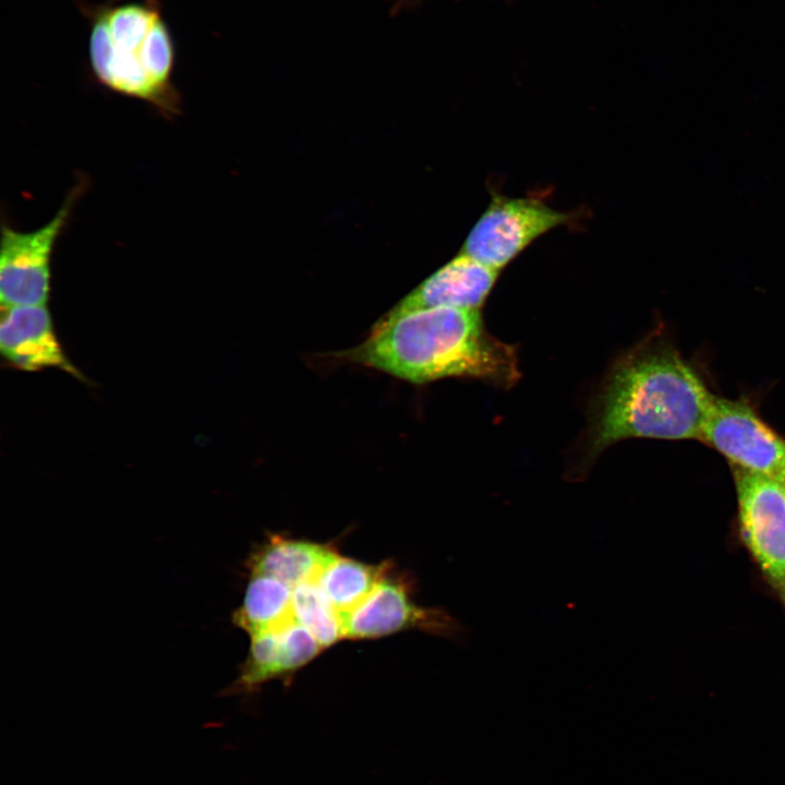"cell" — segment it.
<instances>
[{
	"mask_svg": "<svg viewBox=\"0 0 785 785\" xmlns=\"http://www.w3.org/2000/svg\"><path fill=\"white\" fill-rule=\"evenodd\" d=\"M86 186L80 180L62 206L45 226L29 232L3 225L0 249V300L2 307L46 305L50 291L53 247L73 207Z\"/></svg>",
	"mask_w": 785,
	"mask_h": 785,
	"instance_id": "5",
	"label": "cell"
},
{
	"mask_svg": "<svg viewBox=\"0 0 785 785\" xmlns=\"http://www.w3.org/2000/svg\"><path fill=\"white\" fill-rule=\"evenodd\" d=\"M575 216L535 197L492 193L491 202L468 234L460 253L502 271L535 240Z\"/></svg>",
	"mask_w": 785,
	"mask_h": 785,
	"instance_id": "4",
	"label": "cell"
},
{
	"mask_svg": "<svg viewBox=\"0 0 785 785\" xmlns=\"http://www.w3.org/2000/svg\"><path fill=\"white\" fill-rule=\"evenodd\" d=\"M76 5L88 22V60L96 81L148 102L167 118L178 114L176 44L160 1L78 0Z\"/></svg>",
	"mask_w": 785,
	"mask_h": 785,
	"instance_id": "3",
	"label": "cell"
},
{
	"mask_svg": "<svg viewBox=\"0 0 785 785\" xmlns=\"http://www.w3.org/2000/svg\"><path fill=\"white\" fill-rule=\"evenodd\" d=\"M292 619V588L270 576L250 575L242 603L232 614L234 626L252 636Z\"/></svg>",
	"mask_w": 785,
	"mask_h": 785,
	"instance_id": "13",
	"label": "cell"
},
{
	"mask_svg": "<svg viewBox=\"0 0 785 785\" xmlns=\"http://www.w3.org/2000/svg\"><path fill=\"white\" fill-rule=\"evenodd\" d=\"M338 357L420 385L458 377L507 389L520 378L517 349L487 331L481 310L394 307Z\"/></svg>",
	"mask_w": 785,
	"mask_h": 785,
	"instance_id": "2",
	"label": "cell"
},
{
	"mask_svg": "<svg viewBox=\"0 0 785 785\" xmlns=\"http://www.w3.org/2000/svg\"><path fill=\"white\" fill-rule=\"evenodd\" d=\"M699 440L722 454L734 470L785 481V438L747 402L714 396Z\"/></svg>",
	"mask_w": 785,
	"mask_h": 785,
	"instance_id": "6",
	"label": "cell"
},
{
	"mask_svg": "<svg viewBox=\"0 0 785 785\" xmlns=\"http://www.w3.org/2000/svg\"><path fill=\"white\" fill-rule=\"evenodd\" d=\"M249 653L237 679L225 696L253 693L270 679L294 673L324 649L313 635L294 619L276 630L250 636Z\"/></svg>",
	"mask_w": 785,
	"mask_h": 785,
	"instance_id": "9",
	"label": "cell"
},
{
	"mask_svg": "<svg viewBox=\"0 0 785 785\" xmlns=\"http://www.w3.org/2000/svg\"><path fill=\"white\" fill-rule=\"evenodd\" d=\"M784 583H785V581H784Z\"/></svg>",
	"mask_w": 785,
	"mask_h": 785,
	"instance_id": "17",
	"label": "cell"
},
{
	"mask_svg": "<svg viewBox=\"0 0 785 785\" xmlns=\"http://www.w3.org/2000/svg\"><path fill=\"white\" fill-rule=\"evenodd\" d=\"M334 552L330 546L280 535L270 536L246 560L250 575L274 577L290 588L316 580Z\"/></svg>",
	"mask_w": 785,
	"mask_h": 785,
	"instance_id": "12",
	"label": "cell"
},
{
	"mask_svg": "<svg viewBox=\"0 0 785 785\" xmlns=\"http://www.w3.org/2000/svg\"><path fill=\"white\" fill-rule=\"evenodd\" d=\"M783 486H784V488H785V481L783 482Z\"/></svg>",
	"mask_w": 785,
	"mask_h": 785,
	"instance_id": "16",
	"label": "cell"
},
{
	"mask_svg": "<svg viewBox=\"0 0 785 785\" xmlns=\"http://www.w3.org/2000/svg\"><path fill=\"white\" fill-rule=\"evenodd\" d=\"M292 614L323 648L343 638L342 619L316 580L292 589Z\"/></svg>",
	"mask_w": 785,
	"mask_h": 785,
	"instance_id": "15",
	"label": "cell"
},
{
	"mask_svg": "<svg viewBox=\"0 0 785 785\" xmlns=\"http://www.w3.org/2000/svg\"><path fill=\"white\" fill-rule=\"evenodd\" d=\"M713 397L668 340L650 335L612 363L595 391L582 468L628 438L699 439Z\"/></svg>",
	"mask_w": 785,
	"mask_h": 785,
	"instance_id": "1",
	"label": "cell"
},
{
	"mask_svg": "<svg viewBox=\"0 0 785 785\" xmlns=\"http://www.w3.org/2000/svg\"><path fill=\"white\" fill-rule=\"evenodd\" d=\"M474 258L459 253L407 295L395 309L454 307L481 310L499 276Z\"/></svg>",
	"mask_w": 785,
	"mask_h": 785,
	"instance_id": "11",
	"label": "cell"
},
{
	"mask_svg": "<svg viewBox=\"0 0 785 785\" xmlns=\"http://www.w3.org/2000/svg\"><path fill=\"white\" fill-rule=\"evenodd\" d=\"M388 571L386 563L370 565L334 551L316 581L342 619L371 594Z\"/></svg>",
	"mask_w": 785,
	"mask_h": 785,
	"instance_id": "14",
	"label": "cell"
},
{
	"mask_svg": "<svg viewBox=\"0 0 785 785\" xmlns=\"http://www.w3.org/2000/svg\"><path fill=\"white\" fill-rule=\"evenodd\" d=\"M0 348L7 360L24 371L58 367L77 374L63 354L46 305L2 307Z\"/></svg>",
	"mask_w": 785,
	"mask_h": 785,
	"instance_id": "10",
	"label": "cell"
},
{
	"mask_svg": "<svg viewBox=\"0 0 785 785\" xmlns=\"http://www.w3.org/2000/svg\"><path fill=\"white\" fill-rule=\"evenodd\" d=\"M409 629L452 637L461 626L442 609L418 605L406 584L388 573L357 608L342 617L347 639H374Z\"/></svg>",
	"mask_w": 785,
	"mask_h": 785,
	"instance_id": "7",
	"label": "cell"
},
{
	"mask_svg": "<svg viewBox=\"0 0 785 785\" xmlns=\"http://www.w3.org/2000/svg\"><path fill=\"white\" fill-rule=\"evenodd\" d=\"M740 528L765 573L785 581V488L771 478L734 470Z\"/></svg>",
	"mask_w": 785,
	"mask_h": 785,
	"instance_id": "8",
	"label": "cell"
}]
</instances>
